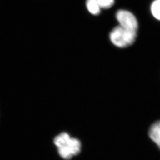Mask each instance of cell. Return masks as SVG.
<instances>
[{
    "instance_id": "cell-6",
    "label": "cell",
    "mask_w": 160,
    "mask_h": 160,
    "mask_svg": "<svg viewBox=\"0 0 160 160\" xmlns=\"http://www.w3.org/2000/svg\"><path fill=\"white\" fill-rule=\"evenodd\" d=\"M151 12L156 20L160 21V0H154L152 2Z\"/></svg>"
},
{
    "instance_id": "cell-2",
    "label": "cell",
    "mask_w": 160,
    "mask_h": 160,
    "mask_svg": "<svg viewBox=\"0 0 160 160\" xmlns=\"http://www.w3.org/2000/svg\"><path fill=\"white\" fill-rule=\"evenodd\" d=\"M137 38V32L132 31L118 26L109 34L112 43L119 48H126L135 43Z\"/></svg>"
},
{
    "instance_id": "cell-1",
    "label": "cell",
    "mask_w": 160,
    "mask_h": 160,
    "mask_svg": "<svg viewBox=\"0 0 160 160\" xmlns=\"http://www.w3.org/2000/svg\"><path fill=\"white\" fill-rule=\"evenodd\" d=\"M53 142L57 147L58 154L64 160H71L80 154L81 143L80 140L71 137L68 133L62 132L56 136Z\"/></svg>"
},
{
    "instance_id": "cell-5",
    "label": "cell",
    "mask_w": 160,
    "mask_h": 160,
    "mask_svg": "<svg viewBox=\"0 0 160 160\" xmlns=\"http://www.w3.org/2000/svg\"><path fill=\"white\" fill-rule=\"evenodd\" d=\"M86 8L88 12L94 16L98 15L102 10L96 0H87Z\"/></svg>"
},
{
    "instance_id": "cell-3",
    "label": "cell",
    "mask_w": 160,
    "mask_h": 160,
    "mask_svg": "<svg viewBox=\"0 0 160 160\" xmlns=\"http://www.w3.org/2000/svg\"><path fill=\"white\" fill-rule=\"evenodd\" d=\"M116 18L119 24V26L125 29L137 32L138 22L135 16L129 11L119 10L116 13Z\"/></svg>"
},
{
    "instance_id": "cell-4",
    "label": "cell",
    "mask_w": 160,
    "mask_h": 160,
    "mask_svg": "<svg viewBox=\"0 0 160 160\" xmlns=\"http://www.w3.org/2000/svg\"><path fill=\"white\" fill-rule=\"evenodd\" d=\"M149 136L160 149V120L156 122L151 126L149 131Z\"/></svg>"
},
{
    "instance_id": "cell-7",
    "label": "cell",
    "mask_w": 160,
    "mask_h": 160,
    "mask_svg": "<svg viewBox=\"0 0 160 160\" xmlns=\"http://www.w3.org/2000/svg\"><path fill=\"white\" fill-rule=\"evenodd\" d=\"M102 9H108L114 5V0H96Z\"/></svg>"
}]
</instances>
